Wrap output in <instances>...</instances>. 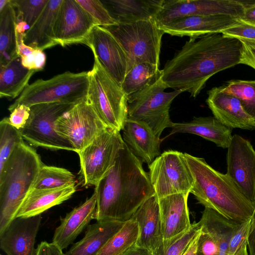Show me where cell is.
<instances>
[{
  "label": "cell",
  "instance_id": "obj_1",
  "mask_svg": "<svg viewBox=\"0 0 255 255\" xmlns=\"http://www.w3.org/2000/svg\"><path fill=\"white\" fill-rule=\"evenodd\" d=\"M242 42L221 33L190 37L165 63L162 80L168 88L196 97L216 73L241 64Z\"/></svg>",
  "mask_w": 255,
  "mask_h": 255
},
{
  "label": "cell",
  "instance_id": "obj_2",
  "mask_svg": "<svg viewBox=\"0 0 255 255\" xmlns=\"http://www.w3.org/2000/svg\"><path fill=\"white\" fill-rule=\"evenodd\" d=\"M142 163L125 143L114 165L95 186L97 221L125 222L155 194Z\"/></svg>",
  "mask_w": 255,
  "mask_h": 255
},
{
  "label": "cell",
  "instance_id": "obj_3",
  "mask_svg": "<svg viewBox=\"0 0 255 255\" xmlns=\"http://www.w3.org/2000/svg\"><path fill=\"white\" fill-rule=\"evenodd\" d=\"M184 155L193 179L190 193L198 203L239 224L252 218L255 202L244 195L226 173L214 169L203 158L187 153Z\"/></svg>",
  "mask_w": 255,
  "mask_h": 255
},
{
  "label": "cell",
  "instance_id": "obj_4",
  "mask_svg": "<svg viewBox=\"0 0 255 255\" xmlns=\"http://www.w3.org/2000/svg\"><path fill=\"white\" fill-rule=\"evenodd\" d=\"M43 165L36 150L24 142L15 147L0 170V233L16 217Z\"/></svg>",
  "mask_w": 255,
  "mask_h": 255
},
{
  "label": "cell",
  "instance_id": "obj_5",
  "mask_svg": "<svg viewBox=\"0 0 255 255\" xmlns=\"http://www.w3.org/2000/svg\"><path fill=\"white\" fill-rule=\"evenodd\" d=\"M89 84L88 71H66L47 79H38L28 84L10 105L11 112L17 106L28 107L49 103L76 104L86 99Z\"/></svg>",
  "mask_w": 255,
  "mask_h": 255
},
{
  "label": "cell",
  "instance_id": "obj_6",
  "mask_svg": "<svg viewBox=\"0 0 255 255\" xmlns=\"http://www.w3.org/2000/svg\"><path fill=\"white\" fill-rule=\"evenodd\" d=\"M94 58L93 68L88 71L87 98L102 122L120 131L128 119V98L122 86L107 72L95 55Z\"/></svg>",
  "mask_w": 255,
  "mask_h": 255
},
{
  "label": "cell",
  "instance_id": "obj_7",
  "mask_svg": "<svg viewBox=\"0 0 255 255\" xmlns=\"http://www.w3.org/2000/svg\"><path fill=\"white\" fill-rule=\"evenodd\" d=\"M103 27L114 36L125 50L128 58L127 72L134 65L142 62L159 66L164 32L155 21L140 20Z\"/></svg>",
  "mask_w": 255,
  "mask_h": 255
},
{
  "label": "cell",
  "instance_id": "obj_8",
  "mask_svg": "<svg viewBox=\"0 0 255 255\" xmlns=\"http://www.w3.org/2000/svg\"><path fill=\"white\" fill-rule=\"evenodd\" d=\"M168 88L162 78L138 95L128 100V119L143 122L160 137L163 130L171 128L169 109L182 90L166 92Z\"/></svg>",
  "mask_w": 255,
  "mask_h": 255
},
{
  "label": "cell",
  "instance_id": "obj_9",
  "mask_svg": "<svg viewBox=\"0 0 255 255\" xmlns=\"http://www.w3.org/2000/svg\"><path fill=\"white\" fill-rule=\"evenodd\" d=\"M125 142L120 131L108 127L77 153L84 186H95L114 165Z\"/></svg>",
  "mask_w": 255,
  "mask_h": 255
},
{
  "label": "cell",
  "instance_id": "obj_10",
  "mask_svg": "<svg viewBox=\"0 0 255 255\" xmlns=\"http://www.w3.org/2000/svg\"><path fill=\"white\" fill-rule=\"evenodd\" d=\"M75 105L56 102L30 107V120L27 125L20 130L23 139L35 147L75 151L70 142L56 132L55 128L57 119Z\"/></svg>",
  "mask_w": 255,
  "mask_h": 255
},
{
  "label": "cell",
  "instance_id": "obj_11",
  "mask_svg": "<svg viewBox=\"0 0 255 255\" xmlns=\"http://www.w3.org/2000/svg\"><path fill=\"white\" fill-rule=\"evenodd\" d=\"M149 175L158 198L179 193H190L193 179L184 153L164 151L148 166Z\"/></svg>",
  "mask_w": 255,
  "mask_h": 255
},
{
  "label": "cell",
  "instance_id": "obj_12",
  "mask_svg": "<svg viewBox=\"0 0 255 255\" xmlns=\"http://www.w3.org/2000/svg\"><path fill=\"white\" fill-rule=\"evenodd\" d=\"M87 98L75 104L56 121V132L78 153L107 128Z\"/></svg>",
  "mask_w": 255,
  "mask_h": 255
},
{
  "label": "cell",
  "instance_id": "obj_13",
  "mask_svg": "<svg viewBox=\"0 0 255 255\" xmlns=\"http://www.w3.org/2000/svg\"><path fill=\"white\" fill-rule=\"evenodd\" d=\"M244 11L238 0H164L155 21L160 27L191 16L228 15L241 19Z\"/></svg>",
  "mask_w": 255,
  "mask_h": 255
},
{
  "label": "cell",
  "instance_id": "obj_14",
  "mask_svg": "<svg viewBox=\"0 0 255 255\" xmlns=\"http://www.w3.org/2000/svg\"><path fill=\"white\" fill-rule=\"evenodd\" d=\"M227 173L250 201H255V150L247 139L237 134L227 148Z\"/></svg>",
  "mask_w": 255,
  "mask_h": 255
},
{
  "label": "cell",
  "instance_id": "obj_15",
  "mask_svg": "<svg viewBox=\"0 0 255 255\" xmlns=\"http://www.w3.org/2000/svg\"><path fill=\"white\" fill-rule=\"evenodd\" d=\"M96 25L76 0H63L56 18L54 32L59 45L86 44Z\"/></svg>",
  "mask_w": 255,
  "mask_h": 255
},
{
  "label": "cell",
  "instance_id": "obj_16",
  "mask_svg": "<svg viewBox=\"0 0 255 255\" xmlns=\"http://www.w3.org/2000/svg\"><path fill=\"white\" fill-rule=\"evenodd\" d=\"M85 45L91 49L107 72L121 86L127 72L128 58L114 36L105 28L96 26Z\"/></svg>",
  "mask_w": 255,
  "mask_h": 255
},
{
  "label": "cell",
  "instance_id": "obj_17",
  "mask_svg": "<svg viewBox=\"0 0 255 255\" xmlns=\"http://www.w3.org/2000/svg\"><path fill=\"white\" fill-rule=\"evenodd\" d=\"M41 215L16 217L0 233V247L7 255H35Z\"/></svg>",
  "mask_w": 255,
  "mask_h": 255
},
{
  "label": "cell",
  "instance_id": "obj_18",
  "mask_svg": "<svg viewBox=\"0 0 255 255\" xmlns=\"http://www.w3.org/2000/svg\"><path fill=\"white\" fill-rule=\"evenodd\" d=\"M207 93L206 103L222 124L232 129H255V121L245 111L238 98L224 91L222 86L214 87Z\"/></svg>",
  "mask_w": 255,
  "mask_h": 255
},
{
  "label": "cell",
  "instance_id": "obj_19",
  "mask_svg": "<svg viewBox=\"0 0 255 255\" xmlns=\"http://www.w3.org/2000/svg\"><path fill=\"white\" fill-rule=\"evenodd\" d=\"M240 19L228 15L184 17L159 27L164 33L177 36L198 37L221 32L240 22Z\"/></svg>",
  "mask_w": 255,
  "mask_h": 255
},
{
  "label": "cell",
  "instance_id": "obj_20",
  "mask_svg": "<svg viewBox=\"0 0 255 255\" xmlns=\"http://www.w3.org/2000/svg\"><path fill=\"white\" fill-rule=\"evenodd\" d=\"M189 193H179L158 198L163 241L174 238L191 226L188 207Z\"/></svg>",
  "mask_w": 255,
  "mask_h": 255
},
{
  "label": "cell",
  "instance_id": "obj_21",
  "mask_svg": "<svg viewBox=\"0 0 255 255\" xmlns=\"http://www.w3.org/2000/svg\"><path fill=\"white\" fill-rule=\"evenodd\" d=\"M122 131L124 142L142 163L148 166L160 155L162 140L146 123L127 119Z\"/></svg>",
  "mask_w": 255,
  "mask_h": 255
},
{
  "label": "cell",
  "instance_id": "obj_22",
  "mask_svg": "<svg viewBox=\"0 0 255 255\" xmlns=\"http://www.w3.org/2000/svg\"><path fill=\"white\" fill-rule=\"evenodd\" d=\"M97 203V196L94 192L83 203L61 218L60 225L55 231L52 243L62 251L72 244L89 225L91 221L96 219Z\"/></svg>",
  "mask_w": 255,
  "mask_h": 255
},
{
  "label": "cell",
  "instance_id": "obj_23",
  "mask_svg": "<svg viewBox=\"0 0 255 255\" xmlns=\"http://www.w3.org/2000/svg\"><path fill=\"white\" fill-rule=\"evenodd\" d=\"M130 218L136 221L139 228L135 245L150 252L156 249L163 242L157 196L155 194L144 201Z\"/></svg>",
  "mask_w": 255,
  "mask_h": 255
},
{
  "label": "cell",
  "instance_id": "obj_24",
  "mask_svg": "<svg viewBox=\"0 0 255 255\" xmlns=\"http://www.w3.org/2000/svg\"><path fill=\"white\" fill-rule=\"evenodd\" d=\"M63 0H49L34 24L24 33V43L35 49L43 51L59 45L54 28L59 8Z\"/></svg>",
  "mask_w": 255,
  "mask_h": 255
},
{
  "label": "cell",
  "instance_id": "obj_25",
  "mask_svg": "<svg viewBox=\"0 0 255 255\" xmlns=\"http://www.w3.org/2000/svg\"><path fill=\"white\" fill-rule=\"evenodd\" d=\"M168 137L176 133L198 135L214 142L217 146L227 148L232 139V129L214 117H194L188 122L173 123Z\"/></svg>",
  "mask_w": 255,
  "mask_h": 255
},
{
  "label": "cell",
  "instance_id": "obj_26",
  "mask_svg": "<svg viewBox=\"0 0 255 255\" xmlns=\"http://www.w3.org/2000/svg\"><path fill=\"white\" fill-rule=\"evenodd\" d=\"M118 23L155 21L164 0H105L102 1Z\"/></svg>",
  "mask_w": 255,
  "mask_h": 255
},
{
  "label": "cell",
  "instance_id": "obj_27",
  "mask_svg": "<svg viewBox=\"0 0 255 255\" xmlns=\"http://www.w3.org/2000/svg\"><path fill=\"white\" fill-rule=\"evenodd\" d=\"M125 222L100 221L89 225L84 237L73 244L65 255H97L110 239L121 229Z\"/></svg>",
  "mask_w": 255,
  "mask_h": 255
},
{
  "label": "cell",
  "instance_id": "obj_28",
  "mask_svg": "<svg viewBox=\"0 0 255 255\" xmlns=\"http://www.w3.org/2000/svg\"><path fill=\"white\" fill-rule=\"evenodd\" d=\"M77 186L54 189H30L21 204L16 217H28L41 214L49 208L70 199L76 191Z\"/></svg>",
  "mask_w": 255,
  "mask_h": 255
},
{
  "label": "cell",
  "instance_id": "obj_29",
  "mask_svg": "<svg viewBox=\"0 0 255 255\" xmlns=\"http://www.w3.org/2000/svg\"><path fill=\"white\" fill-rule=\"evenodd\" d=\"M18 19L11 0L0 11V65L19 57L17 27Z\"/></svg>",
  "mask_w": 255,
  "mask_h": 255
},
{
  "label": "cell",
  "instance_id": "obj_30",
  "mask_svg": "<svg viewBox=\"0 0 255 255\" xmlns=\"http://www.w3.org/2000/svg\"><path fill=\"white\" fill-rule=\"evenodd\" d=\"M0 97L14 99L18 97L28 85L36 72L24 67L20 57L0 67Z\"/></svg>",
  "mask_w": 255,
  "mask_h": 255
},
{
  "label": "cell",
  "instance_id": "obj_31",
  "mask_svg": "<svg viewBox=\"0 0 255 255\" xmlns=\"http://www.w3.org/2000/svg\"><path fill=\"white\" fill-rule=\"evenodd\" d=\"M163 70L148 62L134 65L127 73L121 85L129 100L153 85L162 78Z\"/></svg>",
  "mask_w": 255,
  "mask_h": 255
},
{
  "label": "cell",
  "instance_id": "obj_32",
  "mask_svg": "<svg viewBox=\"0 0 255 255\" xmlns=\"http://www.w3.org/2000/svg\"><path fill=\"white\" fill-rule=\"evenodd\" d=\"M201 227L215 238L219 247L218 255H227L229 241L240 224L230 220L216 211L205 208L199 221Z\"/></svg>",
  "mask_w": 255,
  "mask_h": 255
},
{
  "label": "cell",
  "instance_id": "obj_33",
  "mask_svg": "<svg viewBox=\"0 0 255 255\" xmlns=\"http://www.w3.org/2000/svg\"><path fill=\"white\" fill-rule=\"evenodd\" d=\"M139 235L136 221L130 218L115 234L97 255H122L135 245Z\"/></svg>",
  "mask_w": 255,
  "mask_h": 255
},
{
  "label": "cell",
  "instance_id": "obj_34",
  "mask_svg": "<svg viewBox=\"0 0 255 255\" xmlns=\"http://www.w3.org/2000/svg\"><path fill=\"white\" fill-rule=\"evenodd\" d=\"M76 183L75 175L69 170L43 164L39 169L31 189H54L75 185Z\"/></svg>",
  "mask_w": 255,
  "mask_h": 255
},
{
  "label": "cell",
  "instance_id": "obj_35",
  "mask_svg": "<svg viewBox=\"0 0 255 255\" xmlns=\"http://www.w3.org/2000/svg\"><path fill=\"white\" fill-rule=\"evenodd\" d=\"M222 89L238 98L245 111L255 121V80H231Z\"/></svg>",
  "mask_w": 255,
  "mask_h": 255
},
{
  "label": "cell",
  "instance_id": "obj_36",
  "mask_svg": "<svg viewBox=\"0 0 255 255\" xmlns=\"http://www.w3.org/2000/svg\"><path fill=\"white\" fill-rule=\"evenodd\" d=\"M201 229L199 221L194 222L184 233L169 240L163 241L156 249L151 252L152 255H182Z\"/></svg>",
  "mask_w": 255,
  "mask_h": 255
},
{
  "label": "cell",
  "instance_id": "obj_37",
  "mask_svg": "<svg viewBox=\"0 0 255 255\" xmlns=\"http://www.w3.org/2000/svg\"><path fill=\"white\" fill-rule=\"evenodd\" d=\"M24 142L19 130L4 118L0 122V170L18 144Z\"/></svg>",
  "mask_w": 255,
  "mask_h": 255
},
{
  "label": "cell",
  "instance_id": "obj_38",
  "mask_svg": "<svg viewBox=\"0 0 255 255\" xmlns=\"http://www.w3.org/2000/svg\"><path fill=\"white\" fill-rule=\"evenodd\" d=\"M49 0H11L19 22L31 27L39 18Z\"/></svg>",
  "mask_w": 255,
  "mask_h": 255
},
{
  "label": "cell",
  "instance_id": "obj_39",
  "mask_svg": "<svg viewBox=\"0 0 255 255\" xmlns=\"http://www.w3.org/2000/svg\"><path fill=\"white\" fill-rule=\"evenodd\" d=\"M76 0L90 16L96 26L106 27L118 24L101 0Z\"/></svg>",
  "mask_w": 255,
  "mask_h": 255
},
{
  "label": "cell",
  "instance_id": "obj_40",
  "mask_svg": "<svg viewBox=\"0 0 255 255\" xmlns=\"http://www.w3.org/2000/svg\"><path fill=\"white\" fill-rule=\"evenodd\" d=\"M252 225V218L239 225L229 241L227 255H250L248 239Z\"/></svg>",
  "mask_w": 255,
  "mask_h": 255
},
{
  "label": "cell",
  "instance_id": "obj_41",
  "mask_svg": "<svg viewBox=\"0 0 255 255\" xmlns=\"http://www.w3.org/2000/svg\"><path fill=\"white\" fill-rule=\"evenodd\" d=\"M221 33L239 40L255 41V24L241 20L238 23L223 30Z\"/></svg>",
  "mask_w": 255,
  "mask_h": 255
},
{
  "label": "cell",
  "instance_id": "obj_42",
  "mask_svg": "<svg viewBox=\"0 0 255 255\" xmlns=\"http://www.w3.org/2000/svg\"><path fill=\"white\" fill-rule=\"evenodd\" d=\"M219 247L213 235L201 227L198 239L196 255H218Z\"/></svg>",
  "mask_w": 255,
  "mask_h": 255
},
{
  "label": "cell",
  "instance_id": "obj_43",
  "mask_svg": "<svg viewBox=\"0 0 255 255\" xmlns=\"http://www.w3.org/2000/svg\"><path fill=\"white\" fill-rule=\"evenodd\" d=\"M30 107L24 105H20L10 112L9 117L7 118L9 123L20 131L27 125L30 120Z\"/></svg>",
  "mask_w": 255,
  "mask_h": 255
},
{
  "label": "cell",
  "instance_id": "obj_44",
  "mask_svg": "<svg viewBox=\"0 0 255 255\" xmlns=\"http://www.w3.org/2000/svg\"><path fill=\"white\" fill-rule=\"evenodd\" d=\"M20 59L24 67L36 72L43 69L46 62L45 53L43 51L38 49H35L30 55Z\"/></svg>",
  "mask_w": 255,
  "mask_h": 255
},
{
  "label": "cell",
  "instance_id": "obj_45",
  "mask_svg": "<svg viewBox=\"0 0 255 255\" xmlns=\"http://www.w3.org/2000/svg\"><path fill=\"white\" fill-rule=\"evenodd\" d=\"M240 40L243 45L241 64L248 65L255 70V41Z\"/></svg>",
  "mask_w": 255,
  "mask_h": 255
},
{
  "label": "cell",
  "instance_id": "obj_46",
  "mask_svg": "<svg viewBox=\"0 0 255 255\" xmlns=\"http://www.w3.org/2000/svg\"><path fill=\"white\" fill-rule=\"evenodd\" d=\"M35 255H65V254L53 243L43 241L38 245Z\"/></svg>",
  "mask_w": 255,
  "mask_h": 255
},
{
  "label": "cell",
  "instance_id": "obj_47",
  "mask_svg": "<svg viewBox=\"0 0 255 255\" xmlns=\"http://www.w3.org/2000/svg\"><path fill=\"white\" fill-rule=\"evenodd\" d=\"M252 219L253 225L248 239V249L250 255H255V209Z\"/></svg>",
  "mask_w": 255,
  "mask_h": 255
},
{
  "label": "cell",
  "instance_id": "obj_48",
  "mask_svg": "<svg viewBox=\"0 0 255 255\" xmlns=\"http://www.w3.org/2000/svg\"><path fill=\"white\" fill-rule=\"evenodd\" d=\"M240 20L246 23L255 24V5L245 8L244 15Z\"/></svg>",
  "mask_w": 255,
  "mask_h": 255
},
{
  "label": "cell",
  "instance_id": "obj_49",
  "mask_svg": "<svg viewBox=\"0 0 255 255\" xmlns=\"http://www.w3.org/2000/svg\"><path fill=\"white\" fill-rule=\"evenodd\" d=\"M122 255H152V253L144 248L134 245Z\"/></svg>",
  "mask_w": 255,
  "mask_h": 255
},
{
  "label": "cell",
  "instance_id": "obj_50",
  "mask_svg": "<svg viewBox=\"0 0 255 255\" xmlns=\"http://www.w3.org/2000/svg\"><path fill=\"white\" fill-rule=\"evenodd\" d=\"M200 232L201 230L193 238L182 255H196L197 244Z\"/></svg>",
  "mask_w": 255,
  "mask_h": 255
},
{
  "label": "cell",
  "instance_id": "obj_51",
  "mask_svg": "<svg viewBox=\"0 0 255 255\" xmlns=\"http://www.w3.org/2000/svg\"><path fill=\"white\" fill-rule=\"evenodd\" d=\"M9 0H0V11L6 6Z\"/></svg>",
  "mask_w": 255,
  "mask_h": 255
},
{
  "label": "cell",
  "instance_id": "obj_52",
  "mask_svg": "<svg viewBox=\"0 0 255 255\" xmlns=\"http://www.w3.org/2000/svg\"></svg>",
  "mask_w": 255,
  "mask_h": 255
}]
</instances>
